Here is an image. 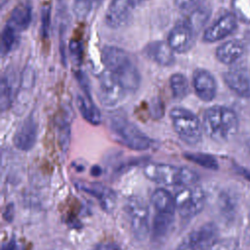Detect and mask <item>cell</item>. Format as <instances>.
I'll use <instances>...</instances> for the list:
<instances>
[{
	"mask_svg": "<svg viewBox=\"0 0 250 250\" xmlns=\"http://www.w3.org/2000/svg\"><path fill=\"white\" fill-rule=\"evenodd\" d=\"M238 241L235 238L218 239V241L209 250H237Z\"/></svg>",
	"mask_w": 250,
	"mask_h": 250,
	"instance_id": "32",
	"label": "cell"
},
{
	"mask_svg": "<svg viewBox=\"0 0 250 250\" xmlns=\"http://www.w3.org/2000/svg\"><path fill=\"white\" fill-rule=\"evenodd\" d=\"M69 52L71 54V57L76 61L80 62L82 59L83 54V46L82 43L79 40H71L69 42Z\"/></svg>",
	"mask_w": 250,
	"mask_h": 250,
	"instance_id": "33",
	"label": "cell"
},
{
	"mask_svg": "<svg viewBox=\"0 0 250 250\" xmlns=\"http://www.w3.org/2000/svg\"><path fill=\"white\" fill-rule=\"evenodd\" d=\"M236 22L237 19L233 13L223 15L204 31L203 40L212 43L228 37L236 28Z\"/></svg>",
	"mask_w": 250,
	"mask_h": 250,
	"instance_id": "13",
	"label": "cell"
},
{
	"mask_svg": "<svg viewBox=\"0 0 250 250\" xmlns=\"http://www.w3.org/2000/svg\"><path fill=\"white\" fill-rule=\"evenodd\" d=\"M126 94V90L108 70L102 73L99 79L98 98L104 106L114 107L118 105L123 102Z\"/></svg>",
	"mask_w": 250,
	"mask_h": 250,
	"instance_id": "9",
	"label": "cell"
},
{
	"mask_svg": "<svg viewBox=\"0 0 250 250\" xmlns=\"http://www.w3.org/2000/svg\"><path fill=\"white\" fill-rule=\"evenodd\" d=\"M248 148H249V151H250V140H249V143H248Z\"/></svg>",
	"mask_w": 250,
	"mask_h": 250,
	"instance_id": "38",
	"label": "cell"
},
{
	"mask_svg": "<svg viewBox=\"0 0 250 250\" xmlns=\"http://www.w3.org/2000/svg\"><path fill=\"white\" fill-rule=\"evenodd\" d=\"M172 96L175 100H183L189 93V84L188 78L182 73H174L169 80Z\"/></svg>",
	"mask_w": 250,
	"mask_h": 250,
	"instance_id": "23",
	"label": "cell"
},
{
	"mask_svg": "<svg viewBox=\"0 0 250 250\" xmlns=\"http://www.w3.org/2000/svg\"><path fill=\"white\" fill-rule=\"evenodd\" d=\"M125 213L134 236L144 240L149 231L148 208L145 200L137 195L130 196L125 203Z\"/></svg>",
	"mask_w": 250,
	"mask_h": 250,
	"instance_id": "7",
	"label": "cell"
},
{
	"mask_svg": "<svg viewBox=\"0 0 250 250\" xmlns=\"http://www.w3.org/2000/svg\"><path fill=\"white\" fill-rule=\"evenodd\" d=\"M202 0H175L179 9L185 11H192L199 7Z\"/></svg>",
	"mask_w": 250,
	"mask_h": 250,
	"instance_id": "34",
	"label": "cell"
},
{
	"mask_svg": "<svg viewBox=\"0 0 250 250\" xmlns=\"http://www.w3.org/2000/svg\"><path fill=\"white\" fill-rule=\"evenodd\" d=\"M228 87L242 98H250V69L243 66L232 67L224 74Z\"/></svg>",
	"mask_w": 250,
	"mask_h": 250,
	"instance_id": "12",
	"label": "cell"
},
{
	"mask_svg": "<svg viewBox=\"0 0 250 250\" xmlns=\"http://www.w3.org/2000/svg\"><path fill=\"white\" fill-rule=\"evenodd\" d=\"M244 53V45L237 39H231L224 42L216 50L217 59L225 63L230 64L238 61Z\"/></svg>",
	"mask_w": 250,
	"mask_h": 250,
	"instance_id": "18",
	"label": "cell"
},
{
	"mask_svg": "<svg viewBox=\"0 0 250 250\" xmlns=\"http://www.w3.org/2000/svg\"><path fill=\"white\" fill-rule=\"evenodd\" d=\"M77 107L83 118L92 125H99L102 122L101 111L92 101L91 96L79 95L77 97Z\"/></svg>",
	"mask_w": 250,
	"mask_h": 250,
	"instance_id": "21",
	"label": "cell"
},
{
	"mask_svg": "<svg viewBox=\"0 0 250 250\" xmlns=\"http://www.w3.org/2000/svg\"><path fill=\"white\" fill-rule=\"evenodd\" d=\"M70 129L67 123L62 122L59 128V144L62 150L66 151L70 140Z\"/></svg>",
	"mask_w": 250,
	"mask_h": 250,
	"instance_id": "31",
	"label": "cell"
},
{
	"mask_svg": "<svg viewBox=\"0 0 250 250\" xmlns=\"http://www.w3.org/2000/svg\"><path fill=\"white\" fill-rule=\"evenodd\" d=\"M75 186L83 190L84 192L94 196L100 202L101 206L107 212L111 211L115 204V193L109 188L99 184V183H92V182H85V181H78Z\"/></svg>",
	"mask_w": 250,
	"mask_h": 250,
	"instance_id": "15",
	"label": "cell"
},
{
	"mask_svg": "<svg viewBox=\"0 0 250 250\" xmlns=\"http://www.w3.org/2000/svg\"><path fill=\"white\" fill-rule=\"evenodd\" d=\"M102 58L106 69L117 79L127 93H133L139 89L141 84L140 72L123 49L105 46L103 49Z\"/></svg>",
	"mask_w": 250,
	"mask_h": 250,
	"instance_id": "1",
	"label": "cell"
},
{
	"mask_svg": "<svg viewBox=\"0 0 250 250\" xmlns=\"http://www.w3.org/2000/svg\"><path fill=\"white\" fill-rule=\"evenodd\" d=\"M145 176L160 185L185 187L197 184L198 175L187 167L165 163H148L144 167Z\"/></svg>",
	"mask_w": 250,
	"mask_h": 250,
	"instance_id": "3",
	"label": "cell"
},
{
	"mask_svg": "<svg viewBox=\"0 0 250 250\" xmlns=\"http://www.w3.org/2000/svg\"><path fill=\"white\" fill-rule=\"evenodd\" d=\"M244 239H245V242L250 245V220L244 231Z\"/></svg>",
	"mask_w": 250,
	"mask_h": 250,
	"instance_id": "36",
	"label": "cell"
},
{
	"mask_svg": "<svg viewBox=\"0 0 250 250\" xmlns=\"http://www.w3.org/2000/svg\"><path fill=\"white\" fill-rule=\"evenodd\" d=\"M188 160L203 166L207 169H217L218 168V163L216 161V159L209 155V154H205V153H187L185 155Z\"/></svg>",
	"mask_w": 250,
	"mask_h": 250,
	"instance_id": "28",
	"label": "cell"
},
{
	"mask_svg": "<svg viewBox=\"0 0 250 250\" xmlns=\"http://www.w3.org/2000/svg\"><path fill=\"white\" fill-rule=\"evenodd\" d=\"M136 0H111L105 13V23L111 28L125 26L131 20Z\"/></svg>",
	"mask_w": 250,
	"mask_h": 250,
	"instance_id": "10",
	"label": "cell"
},
{
	"mask_svg": "<svg viewBox=\"0 0 250 250\" xmlns=\"http://www.w3.org/2000/svg\"><path fill=\"white\" fill-rule=\"evenodd\" d=\"M209 17V11L202 7H197L194 10L191 11L189 16L186 19L189 25L193 28L195 32H198V30L204 25L206 21Z\"/></svg>",
	"mask_w": 250,
	"mask_h": 250,
	"instance_id": "26",
	"label": "cell"
},
{
	"mask_svg": "<svg viewBox=\"0 0 250 250\" xmlns=\"http://www.w3.org/2000/svg\"><path fill=\"white\" fill-rule=\"evenodd\" d=\"M1 1V6H4L5 3L8 1V0H0Z\"/></svg>",
	"mask_w": 250,
	"mask_h": 250,
	"instance_id": "37",
	"label": "cell"
},
{
	"mask_svg": "<svg viewBox=\"0 0 250 250\" xmlns=\"http://www.w3.org/2000/svg\"><path fill=\"white\" fill-rule=\"evenodd\" d=\"M109 127L117 140L131 149L146 150L151 146V140L134 123L122 115L112 116Z\"/></svg>",
	"mask_w": 250,
	"mask_h": 250,
	"instance_id": "5",
	"label": "cell"
},
{
	"mask_svg": "<svg viewBox=\"0 0 250 250\" xmlns=\"http://www.w3.org/2000/svg\"><path fill=\"white\" fill-rule=\"evenodd\" d=\"M196 32L185 19L177 23L169 32L167 42L176 53H186L192 47Z\"/></svg>",
	"mask_w": 250,
	"mask_h": 250,
	"instance_id": "11",
	"label": "cell"
},
{
	"mask_svg": "<svg viewBox=\"0 0 250 250\" xmlns=\"http://www.w3.org/2000/svg\"><path fill=\"white\" fill-rule=\"evenodd\" d=\"M170 118L175 132L183 142L190 146L200 143L203 126L192 111L185 107H174L170 111Z\"/></svg>",
	"mask_w": 250,
	"mask_h": 250,
	"instance_id": "4",
	"label": "cell"
},
{
	"mask_svg": "<svg viewBox=\"0 0 250 250\" xmlns=\"http://www.w3.org/2000/svg\"><path fill=\"white\" fill-rule=\"evenodd\" d=\"M174 53L175 52L169 46L168 42L161 40L152 41L148 43L144 49V54L146 58L163 66H169L174 63Z\"/></svg>",
	"mask_w": 250,
	"mask_h": 250,
	"instance_id": "17",
	"label": "cell"
},
{
	"mask_svg": "<svg viewBox=\"0 0 250 250\" xmlns=\"http://www.w3.org/2000/svg\"><path fill=\"white\" fill-rule=\"evenodd\" d=\"M19 33L20 31L17 30L14 26L8 22L6 23L1 34V54L3 56L11 52L17 45L19 40Z\"/></svg>",
	"mask_w": 250,
	"mask_h": 250,
	"instance_id": "24",
	"label": "cell"
},
{
	"mask_svg": "<svg viewBox=\"0 0 250 250\" xmlns=\"http://www.w3.org/2000/svg\"><path fill=\"white\" fill-rule=\"evenodd\" d=\"M91 250H121V248L112 242H102L95 245Z\"/></svg>",
	"mask_w": 250,
	"mask_h": 250,
	"instance_id": "35",
	"label": "cell"
},
{
	"mask_svg": "<svg viewBox=\"0 0 250 250\" xmlns=\"http://www.w3.org/2000/svg\"><path fill=\"white\" fill-rule=\"evenodd\" d=\"M102 2L103 0H74L72 10L77 18L85 19L98 8Z\"/></svg>",
	"mask_w": 250,
	"mask_h": 250,
	"instance_id": "25",
	"label": "cell"
},
{
	"mask_svg": "<svg viewBox=\"0 0 250 250\" xmlns=\"http://www.w3.org/2000/svg\"><path fill=\"white\" fill-rule=\"evenodd\" d=\"M176 210L186 220L197 216L204 208L206 195L203 188L197 184L180 187L175 193Z\"/></svg>",
	"mask_w": 250,
	"mask_h": 250,
	"instance_id": "6",
	"label": "cell"
},
{
	"mask_svg": "<svg viewBox=\"0 0 250 250\" xmlns=\"http://www.w3.org/2000/svg\"><path fill=\"white\" fill-rule=\"evenodd\" d=\"M51 23V7L49 5L43 6L41 9V25L40 33L42 38H48Z\"/></svg>",
	"mask_w": 250,
	"mask_h": 250,
	"instance_id": "30",
	"label": "cell"
},
{
	"mask_svg": "<svg viewBox=\"0 0 250 250\" xmlns=\"http://www.w3.org/2000/svg\"><path fill=\"white\" fill-rule=\"evenodd\" d=\"M13 100V89L8 77L3 76L1 80V97H0V104L1 109L6 110L12 104Z\"/></svg>",
	"mask_w": 250,
	"mask_h": 250,
	"instance_id": "29",
	"label": "cell"
},
{
	"mask_svg": "<svg viewBox=\"0 0 250 250\" xmlns=\"http://www.w3.org/2000/svg\"><path fill=\"white\" fill-rule=\"evenodd\" d=\"M203 131L213 141L226 143L238 132L239 122L236 113L229 107L214 105L203 114Z\"/></svg>",
	"mask_w": 250,
	"mask_h": 250,
	"instance_id": "2",
	"label": "cell"
},
{
	"mask_svg": "<svg viewBox=\"0 0 250 250\" xmlns=\"http://www.w3.org/2000/svg\"><path fill=\"white\" fill-rule=\"evenodd\" d=\"M37 125L32 116L27 117L16 131L13 143L14 146L22 151L31 149L36 142Z\"/></svg>",
	"mask_w": 250,
	"mask_h": 250,
	"instance_id": "16",
	"label": "cell"
},
{
	"mask_svg": "<svg viewBox=\"0 0 250 250\" xmlns=\"http://www.w3.org/2000/svg\"><path fill=\"white\" fill-rule=\"evenodd\" d=\"M231 8L237 20L250 24V0H231Z\"/></svg>",
	"mask_w": 250,
	"mask_h": 250,
	"instance_id": "27",
	"label": "cell"
},
{
	"mask_svg": "<svg viewBox=\"0 0 250 250\" xmlns=\"http://www.w3.org/2000/svg\"><path fill=\"white\" fill-rule=\"evenodd\" d=\"M192 84L197 97L204 102H211L217 93L214 76L206 69L197 68L192 75Z\"/></svg>",
	"mask_w": 250,
	"mask_h": 250,
	"instance_id": "14",
	"label": "cell"
},
{
	"mask_svg": "<svg viewBox=\"0 0 250 250\" xmlns=\"http://www.w3.org/2000/svg\"><path fill=\"white\" fill-rule=\"evenodd\" d=\"M174 215L163 213L154 214L151 226V233L154 240H160L168 234L174 223Z\"/></svg>",
	"mask_w": 250,
	"mask_h": 250,
	"instance_id": "22",
	"label": "cell"
},
{
	"mask_svg": "<svg viewBox=\"0 0 250 250\" xmlns=\"http://www.w3.org/2000/svg\"><path fill=\"white\" fill-rule=\"evenodd\" d=\"M32 19V10L27 3L18 4L10 14V19L7 21L20 32L28 27Z\"/></svg>",
	"mask_w": 250,
	"mask_h": 250,
	"instance_id": "20",
	"label": "cell"
},
{
	"mask_svg": "<svg viewBox=\"0 0 250 250\" xmlns=\"http://www.w3.org/2000/svg\"><path fill=\"white\" fill-rule=\"evenodd\" d=\"M219 239V229L213 223H206L190 231L177 250H209Z\"/></svg>",
	"mask_w": 250,
	"mask_h": 250,
	"instance_id": "8",
	"label": "cell"
},
{
	"mask_svg": "<svg viewBox=\"0 0 250 250\" xmlns=\"http://www.w3.org/2000/svg\"><path fill=\"white\" fill-rule=\"evenodd\" d=\"M155 213L175 214L176 203L174 196L164 188H157L153 191L150 198Z\"/></svg>",
	"mask_w": 250,
	"mask_h": 250,
	"instance_id": "19",
	"label": "cell"
}]
</instances>
